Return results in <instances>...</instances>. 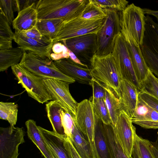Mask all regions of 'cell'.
I'll return each mask as SVG.
<instances>
[{"label": "cell", "mask_w": 158, "mask_h": 158, "mask_svg": "<svg viewBox=\"0 0 158 158\" xmlns=\"http://www.w3.org/2000/svg\"><path fill=\"white\" fill-rule=\"evenodd\" d=\"M86 0H39L35 7L38 19L67 21L80 17Z\"/></svg>", "instance_id": "cell-1"}, {"label": "cell", "mask_w": 158, "mask_h": 158, "mask_svg": "<svg viewBox=\"0 0 158 158\" xmlns=\"http://www.w3.org/2000/svg\"><path fill=\"white\" fill-rule=\"evenodd\" d=\"M90 64L93 77L111 89L119 99L123 79L111 53L102 56L95 55Z\"/></svg>", "instance_id": "cell-2"}, {"label": "cell", "mask_w": 158, "mask_h": 158, "mask_svg": "<svg viewBox=\"0 0 158 158\" xmlns=\"http://www.w3.org/2000/svg\"><path fill=\"white\" fill-rule=\"evenodd\" d=\"M106 16L97 34L95 55L102 56L112 53L117 35L121 32L120 18L118 11L103 9Z\"/></svg>", "instance_id": "cell-3"}, {"label": "cell", "mask_w": 158, "mask_h": 158, "mask_svg": "<svg viewBox=\"0 0 158 158\" xmlns=\"http://www.w3.org/2000/svg\"><path fill=\"white\" fill-rule=\"evenodd\" d=\"M19 64L34 74L44 79H57L70 84L75 81L74 79L61 72L52 60L42 58L30 52H24Z\"/></svg>", "instance_id": "cell-4"}, {"label": "cell", "mask_w": 158, "mask_h": 158, "mask_svg": "<svg viewBox=\"0 0 158 158\" xmlns=\"http://www.w3.org/2000/svg\"><path fill=\"white\" fill-rule=\"evenodd\" d=\"M145 31L140 48L149 70L158 77V24L144 17Z\"/></svg>", "instance_id": "cell-5"}, {"label": "cell", "mask_w": 158, "mask_h": 158, "mask_svg": "<svg viewBox=\"0 0 158 158\" xmlns=\"http://www.w3.org/2000/svg\"><path fill=\"white\" fill-rule=\"evenodd\" d=\"M12 72L29 97L43 104L52 100L43 83V78L30 71L18 64L12 66Z\"/></svg>", "instance_id": "cell-6"}, {"label": "cell", "mask_w": 158, "mask_h": 158, "mask_svg": "<svg viewBox=\"0 0 158 158\" xmlns=\"http://www.w3.org/2000/svg\"><path fill=\"white\" fill-rule=\"evenodd\" d=\"M104 18L87 19L79 17L63 21L58 33L52 39L53 44L87 34H97Z\"/></svg>", "instance_id": "cell-7"}, {"label": "cell", "mask_w": 158, "mask_h": 158, "mask_svg": "<svg viewBox=\"0 0 158 158\" xmlns=\"http://www.w3.org/2000/svg\"><path fill=\"white\" fill-rule=\"evenodd\" d=\"M144 15L143 9L132 3L120 15L121 30L130 35L138 47L142 44L145 31Z\"/></svg>", "instance_id": "cell-8"}, {"label": "cell", "mask_w": 158, "mask_h": 158, "mask_svg": "<svg viewBox=\"0 0 158 158\" xmlns=\"http://www.w3.org/2000/svg\"><path fill=\"white\" fill-rule=\"evenodd\" d=\"M73 117L76 125L89 143L96 158L94 145L95 114L92 102L85 99L78 103L75 115Z\"/></svg>", "instance_id": "cell-9"}, {"label": "cell", "mask_w": 158, "mask_h": 158, "mask_svg": "<svg viewBox=\"0 0 158 158\" xmlns=\"http://www.w3.org/2000/svg\"><path fill=\"white\" fill-rule=\"evenodd\" d=\"M111 54L123 80L131 82L140 91L141 85L135 74L128 52L126 40L121 32L116 36Z\"/></svg>", "instance_id": "cell-10"}, {"label": "cell", "mask_w": 158, "mask_h": 158, "mask_svg": "<svg viewBox=\"0 0 158 158\" xmlns=\"http://www.w3.org/2000/svg\"><path fill=\"white\" fill-rule=\"evenodd\" d=\"M43 83L52 100L59 102L66 111L74 117L78 103L70 92V83L55 79H44Z\"/></svg>", "instance_id": "cell-11"}, {"label": "cell", "mask_w": 158, "mask_h": 158, "mask_svg": "<svg viewBox=\"0 0 158 158\" xmlns=\"http://www.w3.org/2000/svg\"><path fill=\"white\" fill-rule=\"evenodd\" d=\"M23 127H0V158H18L19 147L25 142Z\"/></svg>", "instance_id": "cell-12"}, {"label": "cell", "mask_w": 158, "mask_h": 158, "mask_svg": "<svg viewBox=\"0 0 158 158\" xmlns=\"http://www.w3.org/2000/svg\"><path fill=\"white\" fill-rule=\"evenodd\" d=\"M97 34H89L70 38L62 41L68 49L82 61H89L95 54Z\"/></svg>", "instance_id": "cell-13"}, {"label": "cell", "mask_w": 158, "mask_h": 158, "mask_svg": "<svg viewBox=\"0 0 158 158\" xmlns=\"http://www.w3.org/2000/svg\"><path fill=\"white\" fill-rule=\"evenodd\" d=\"M13 40L24 51L51 59L50 54L53 44L52 39L45 37L41 40H35L27 37L22 32L15 31Z\"/></svg>", "instance_id": "cell-14"}, {"label": "cell", "mask_w": 158, "mask_h": 158, "mask_svg": "<svg viewBox=\"0 0 158 158\" xmlns=\"http://www.w3.org/2000/svg\"><path fill=\"white\" fill-rule=\"evenodd\" d=\"M127 114L121 110L114 130L118 139L125 152L131 158L136 128Z\"/></svg>", "instance_id": "cell-15"}, {"label": "cell", "mask_w": 158, "mask_h": 158, "mask_svg": "<svg viewBox=\"0 0 158 158\" xmlns=\"http://www.w3.org/2000/svg\"><path fill=\"white\" fill-rule=\"evenodd\" d=\"M53 61L63 73L79 83L89 85L93 78L90 69L78 65L69 58Z\"/></svg>", "instance_id": "cell-16"}, {"label": "cell", "mask_w": 158, "mask_h": 158, "mask_svg": "<svg viewBox=\"0 0 158 158\" xmlns=\"http://www.w3.org/2000/svg\"><path fill=\"white\" fill-rule=\"evenodd\" d=\"M121 32L126 40L128 52L135 74L140 84L146 78L149 70L143 56L140 47L136 45L127 32L122 30Z\"/></svg>", "instance_id": "cell-17"}, {"label": "cell", "mask_w": 158, "mask_h": 158, "mask_svg": "<svg viewBox=\"0 0 158 158\" xmlns=\"http://www.w3.org/2000/svg\"><path fill=\"white\" fill-rule=\"evenodd\" d=\"M121 91V97L119 100L122 110L131 119L137 108L139 90L133 84L123 79Z\"/></svg>", "instance_id": "cell-18"}, {"label": "cell", "mask_w": 158, "mask_h": 158, "mask_svg": "<svg viewBox=\"0 0 158 158\" xmlns=\"http://www.w3.org/2000/svg\"><path fill=\"white\" fill-rule=\"evenodd\" d=\"M132 122L145 129H158V112L142 100L138 96L137 108Z\"/></svg>", "instance_id": "cell-19"}, {"label": "cell", "mask_w": 158, "mask_h": 158, "mask_svg": "<svg viewBox=\"0 0 158 158\" xmlns=\"http://www.w3.org/2000/svg\"><path fill=\"white\" fill-rule=\"evenodd\" d=\"M41 134L54 158H69L64 143L66 136H60L54 131L38 126Z\"/></svg>", "instance_id": "cell-20"}, {"label": "cell", "mask_w": 158, "mask_h": 158, "mask_svg": "<svg viewBox=\"0 0 158 158\" xmlns=\"http://www.w3.org/2000/svg\"><path fill=\"white\" fill-rule=\"evenodd\" d=\"M36 3H33L18 12L12 23L13 27L15 31H27L36 26L38 20Z\"/></svg>", "instance_id": "cell-21"}, {"label": "cell", "mask_w": 158, "mask_h": 158, "mask_svg": "<svg viewBox=\"0 0 158 158\" xmlns=\"http://www.w3.org/2000/svg\"><path fill=\"white\" fill-rule=\"evenodd\" d=\"M94 145L96 158H111L105 135L104 123L95 114Z\"/></svg>", "instance_id": "cell-22"}, {"label": "cell", "mask_w": 158, "mask_h": 158, "mask_svg": "<svg viewBox=\"0 0 158 158\" xmlns=\"http://www.w3.org/2000/svg\"><path fill=\"white\" fill-rule=\"evenodd\" d=\"M28 137L45 158H54L42 137L36 122L29 119L25 123Z\"/></svg>", "instance_id": "cell-23"}, {"label": "cell", "mask_w": 158, "mask_h": 158, "mask_svg": "<svg viewBox=\"0 0 158 158\" xmlns=\"http://www.w3.org/2000/svg\"><path fill=\"white\" fill-rule=\"evenodd\" d=\"M63 108L60 103L52 100L46 104L47 115L52 126L53 131L62 136H66L62 125L60 114V109Z\"/></svg>", "instance_id": "cell-24"}, {"label": "cell", "mask_w": 158, "mask_h": 158, "mask_svg": "<svg viewBox=\"0 0 158 158\" xmlns=\"http://www.w3.org/2000/svg\"><path fill=\"white\" fill-rule=\"evenodd\" d=\"M104 130L111 158H129L119 142L112 124L104 123Z\"/></svg>", "instance_id": "cell-25"}, {"label": "cell", "mask_w": 158, "mask_h": 158, "mask_svg": "<svg viewBox=\"0 0 158 158\" xmlns=\"http://www.w3.org/2000/svg\"><path fill=\"white\" fill-rule=\"evenodd\" d=\"M69 138L81 158H95L89 143L76 124Z\"/></svg>", "instance_id": "cell-26"}, {"label": "cell", "mask_w": 158, "mask_h": 158, "mask_svg": "<svg viewBox=\"0 0 158 158\" xmlns=\"http://www.w3.org/2000/svg\"><path fill=\"white\" fill-rule=\"evenodd\" d=\"M24 52L18 47L0 50V71H5L10 67L19 64Z\"/></svg>", "instance_id": "cell-27"}, {"label": "cell", "mask_w": 158, "mask_h": 158, "mask_svg": "<svg viewBox=\"0 0 158 158\" xmlns=\"http://www.w3.org/2000/svg\"><path fill=\"white\" fill-rule=\"evenodd\" d=\"M63 21L61 19H38L36 26L43 36L52 40L58 33Z\"/></svg>", "instance_id": "cell-28"}, {"label": "cell", "mask_w": 158, "mask_h": 158, "mask_svg": "<svg viewBox=\"0 0 158 158\" xmlns=\"http://www.w3.org/2000/svg\"><path fill=\"white\" fill-rule=\"evenodd\" d=\"M106 95L105 102L108 109L112 122L114 126L121 110L122 106L119 98L110 88L105 86Z\"/></svg>", "instance_id": "cell-29"}, {"label": "cell", "mask_w": 158, "mask_h": 158, "mask_svg": "<svg viewBox=\"0 0 158 158\" xmlns=\"http://www.w3.org/2000/svg\"><path fill=\"white\" fill-rule=\"evenodd\" d=\"M150 141L134 135V141L131 158H154L149 148Z\"/></svg>", "instance_id": "cell-30"}, {"label": "cell", "mask_w": 158, "mask_h": 158, "mask_svg": "<svg viewBox=\"0 0 158 158\" xmlns=\"http://www.w3.org/2000/svg\"><path fill=\"white\" fill-rule=\"evenodd\" d=\"M18 106L15 102H0V118L8 122L15 127L17 120Z\"/></svg>", "instance_id": "cell-31"}, {"label": "cell", "mask_w": 158, "mask_h": 158, "mask_svg": "<svg viewBox=\"0 0 158 158\" xmlns=\"http://www.w3.org/2000/svg\"><path fill=\"white\" fill-rule=\"evenodd\" d=\"M93 103L95 114L106 124H112L110 116L105 101L102 99H89Z\"/></svg>", "instance_id": "cell-32"}, {"label": "cell", "mask_w": 158, "mask_h": 158, "mask_svg": "<svg viewBox=\"0 0 158 158\" xmlns=\"http://www.w3.org/2000/svg\"><path fill=\"white\" fill-rule=\"evenodd\" d=\"M106 16L103 9L93 3L92 0H88L80 17L87 19L104 18Z\"/></svg>", "instance_id": "cell-33"}, {"label": "cell", "mask_w": 158, "mask_h": 158, "mask_svg": "<svg viewBox=\"0 0 158 158\" xmlns=\"http://www.w3.org/2000/svg\"><path fill=\"white\" fill-rule=\"evenodd\" d=\"M141 90L156 97L158 99L157 78L149 70L145 79L140 83Z\"/></svg>", "instance_id": "cell-34"}, {"label": "cell", "mask_w": 158, "mask_h": 158, "mask_svg": "<svg viewBox=\"0 0 158 158\" xmlns=\"http://www.w3.org/2000/svg\"><path fill=\"white\" fill-rule=\"evenodd\" d=\"M92 2L103 9H110L122 12L128 6L125 0H92Z\"/></svg>", "instance_id": "cell-35"}, {"label": "cell", "mask_w": 158, "mask_h": 158, "mask_svg": "<svg viewBox=\"0 0 158 158\" xmlns=\"http://www.w3.org/2000/svg\"><path fill=\"white\" fill-rule=\"evenodd\" d=\"M62 124L65 135L70 137L75 124L73 116L63 108L60 110Z\"/></svg>", "instance_id": "cell-36"}, {"label": "cell", "mask_w": 158, "mask_h": 158, "mask_svg": "<svg viewBox=\"0 0 158 158\" xmlns=\"http://www.w3.org/2000/svg\"><path fill=\"white\" fill-rule=\"evenodd\" d=\"M2 13L0 12V40H13L15 33Z\"/></svg>", "instance_id": "cell-37"}, {"label": "cell", "mask_w": 158, "mask_h": 158, "mask_svg": "<svg viewBox=\"0 0 158 158\" xmlns=\"http://www.w3.org/2000/svg\"><path fill=\"white\" fill-rule=\"evenodd\" d=\"M53 61L69 58V50L64 44L59 42L53 44L50 54Z\"/></svg>", "instance_id": "cell-38"}, {"label": "cell", "mask_w": 158, "mask_h": 158, "mask_svg": "<svg viewBox=\"0 0 158 158\" xmlns=\"http://www.w3.org/2000/svg\"><path fill=\"white\" fill-rule=\"evenodd\" d=\"M0 12L3 13L11 25L14 19L13 0H0Z\"/></svg>", "instance_id": "cell-39"}, {"label": "cell", "mask_w": 158, "mask_h": 158, "mask_svg": "<svg viewBox=\"0 0 158 158\" xmlns=\"http://www.w3.org/2000/svg\"><path fill=\"white\" fill-rule=\"evenodd\" d=\"M89 85L93 89V95L90 98L105 100L106 90L105 86L93 78Z\"/></svg>", "instance_id": "cell-40"}, {"label": "cell", "mask_w": 158, "mask_h": 158, "mask_svg": "<svg viewBox=\"0 0 158 158\" xmlns=\"http://www.w3.org/2000/svg\"><path fill=\"white\" fill-rule=\"evenodd\" d=\"M139 97L146 104L158 112V99L154 96L143 91H139Z\"/></svg>", "instance_id": "cell-41"}, {"label": "cell", "mask_w": 158, "mask_h": 158, "mask_svg": "<svg viewBox=\"0 0 158 158\" xmlns=\"http://www.w3.org/2000/svg\"><path fill=\"white\" fill-rule=\"evenodd\" d=\"M64 143L69 158H81L69 138L65 136Z\"/></svg>", "instance_id": "cell-42"}, {"label": "cell", "mask_w": 158, "mask_h": 158, "mask_svg": "<svg viewBox=\"0 0 158 158\" xmlns=\"http://www.w3.org/2000/svg\"><path fill=\"white\" fill-rule=\"evenodd\" d=\"M38 0H13L14 11L19 12L22 10L26 8L33 3H36Z\"/></svg>", "instance_id": "cell-43"}, {"label": "cell", "mask_w": 158, "mask_h": 158, "mask_svg": "<svg viewBox=\"0 0 158 158\" xmlns=\"http://www.w3.org/2000/svg\"><path fill=\"white\" fill-rule=\"evenodd\" d=\"M22 32L27 37L35 40H41L46 37L41 35L36 26L29 30Z\"/></svg>", "instance_id": "cell-44"}, {"label": "cell", "mask_w": 158, "mask_h": 158, "mask_svg": "<svg viewBox=\"0 0 158 158\" xmlns=\"http://www.w3.org/2000/svg\"><path fill=\"white\" fill-rule=\"evenodd\" d=\"M149 148L154 158H158V135L155 142L150 141Z\"/></svg>", "instance_id": "cell-45"}, {"label": "cell", "mask_w": 158, "mask_h": 158, "mask_svg": "<svg viewBox=\"0 0 158 158\" xmlns=\"http://www.w3.org/2000/svg\"><path fill=\"white\" fill-rule=\"evenodd\" d=\"M68 50L69 53V58L75 63L81 66L88 68V66L86 64L83 63L73 52L69 50Z\"/></svg>", "instance_id": "cell-46"}, {"label": "cell", "mask_w": 158, "mask_h": 158, "mask_svg": "<svg viewBox=\"0 0 158 158\" xmlns=\"http://www.w3.org/2000/svg\"><path fill=\"white\" fill-rule=\"evenodd\" d=\"M12 48V41L0 40V50H5Z\"/></svg>", "instance_id": "cell-47"}, {"label": "cell", "mask_w": 158, "mask_h": 158, "mask_svg": "<svg viewBox=\"0 0 158 158\" xmlns=\"http://www.w3.org/2000/svg\"><path fill=\"white\" fill-rule=\"evenodd\" d=\"M144 14L151 15L155 17L158 23V10H154L148 8L143 9Z\"/></svg>", "instance_id": "cell-48"}, {"label": "cell", "mask_w": 158, "mask_h": 158, "mask_svg": "<svg viewBox=\"0 0 158 158\" xmlns=\"http://www.w3.org/2000/svg\"><path fill=\"white\" fill-rule=\"evenodd\" d=\"M157 81H158V78H157Z\"/></svg>", "instance_id": "cell-49"}]
</instances>
